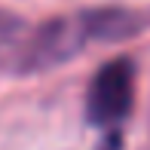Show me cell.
<instances>
[{
    "mask_svg": "<svg viewBox=\"0 0 150 150\" xmlns=\"http://www.w3.org/2000/svg\"><path fill=\"white\" fill-rule=\"evenodd\" d=\"M135 101V64L132 58H113L92 77L86 92V113L95 126L117 129L129 117Z\"/></svg>",
    "mask_w": 150,
    "mask_h": 150,
    "instance_id": "obj_2",
    "label": "cell"
},
{
    "mask_svg": "<svg viewBox=\"0 0 150 150\" xmlns=\"http://www.w3.org/2000/svg\"><path fill=\"white\" fill-rule=\"evenodd\" d=\"M138 12L95 9L49 22H22L16 16H0V71L34 74L74 58L89 43L120 40L138 31Z\"/></svg>",
    "mask_w": 150,
    "mask_h": 150,
    "instance_id": "obj_1",
    "label": "cell"
}]
</instances>
